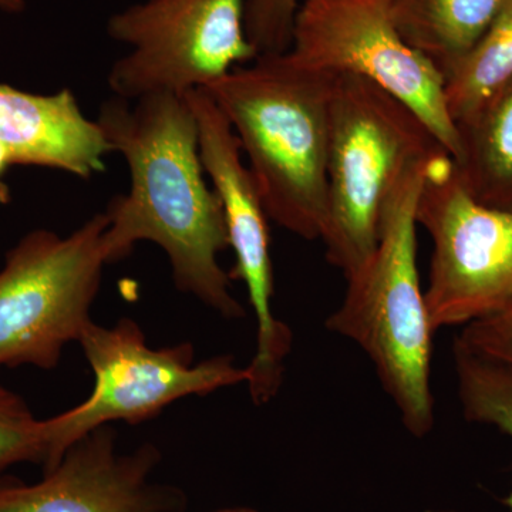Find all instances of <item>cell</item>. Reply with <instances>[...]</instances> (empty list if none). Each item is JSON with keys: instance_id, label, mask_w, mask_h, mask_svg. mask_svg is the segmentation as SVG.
<instances>
[{"instance_id": "1", "label": "cell", "mask_w": 512, "mask_h": 512, "mask_svg": "<svg viewBox=\"0 0 512 512\" xmlns=\"http://www.w3.org/2000/svg\"><path fill=\"white\" fill-rule=\"evenodd\" d=\"M96 121L130 171V190L116 195L104 211L109 264L127 258L138 242H154L170 261L178 291L222 318H245L220 264L229 248L227 225L221 202L205 180L187 94L113 96L101 104Z\"/></svg>"}, {"instance_id": "2", "label": "cell", "mask_w": 512, "mask_h": 512, "mask_svg": "<svg viewBox=\"0 0 512 512\" xmlns=\"http://www.w3.org/2000/svg\"><path fill=\"white\" fill-rule=\"evenodd\" d=\"M333 80L285 52L202 87L234 128L269 220L308 241L320 239L326 221Z\"/></svg>"}, {"instance_id": "3", "label": "cell", "mask_w": 512, "mask_h": 512, "mask_svg": "<svg viewBox=\"0 0 512 512\" xmlns=\"http://www.w3.org/2000/svg\"><path fill=\"white\" fill-rule=\"evenodd\" d=\"M444 156L414 165L384 205L379 241L349 276L345 298L326 319L329 332L352 340L372 360L384 392L414 437L434 427L431 326L417 269L416 207L424 178Z\"/></svg>"}, {"instance_id": "4", "label": "cell", "mask_w": 512, "mask_h": 512, "mask_svg": "<svg viewBox=\"0 0 512 512\" xmlns=\"http://www.w3.org/2000/svg\"><path fill=\"white\" fill-rule=\"evenodd\" d=\"M448 153L402 100L377 84L335 74L329 104L326 259L348 279L379 241L384 205L414 165Z\"/></svg>"}, {"instance_id": "5", "label": "cell", "mask_w": 512, "mask_h": 512, "mask_svg": "<svg viewBox=\"0 0 512 512\" xmlns=\"http://www.w3.org/2000/svg\"><path fill=\"white\" fill-rule=\"evenodd\" d=\"M77 343L93 370V392L73 409L42 420L45 473L100 427L114 421L144 423L185 397L207 396L248 380L247 367L235 366L232 356L195 363L191 343L150 348L143 330L130 318L111 328L92 320Z\"/></svg>"}, {"instance_id": "6", "label": "cell", "mask_w": 512, "mask_h": 512, "mask_svg": "<svg viewBox=\"0 0 512 512\" xmlns=\"http://www.w3.org/2000/svg\"><path fill=\"white\" fill-rule=\"evenodd\" d=\"M106 212L67 237L39 228L6 252L0 269V367L52 370L92 322L107 261Z\"/></svg>"}, {"instance_id": "7", "label": "cell", "mask_w": 512, "mask_h": 512, "mask_svg": "<svg viewBox=\"0 0 512 512\" xmlns=\"http://www.w3.org/2000/svg\"><path fill=\"white\" fill-rule=\"evenodd\" d=\"M107 33L128 46L111 66L113 96L187 94L255 60L245 0H146L114 13Z\"/></svg>"}, {"instance_id": "8", "label": "cell", "mask_w": 512, "mask_h": 512, "mask_svg": "<svg viewBox=\"0 0 512 512\" xmlns=\"http://www.w3.org/2000/svg\"><path fill=\"white\" fill-rule=\"evenodd\" d=\"M416 220L433 242L424 291L433 329L470 325L512 302V214L478 202L451 157L424 178Z\"/></svg>"}, {"instance_id": "9", "label": "cell", "mask_w": 512, "mask_h": 512, "mask_svg": "<svg viewBox=\"0 0 512 512\" xmlns=\"http://www.w3.org/2000/svg\"><path fill=\"white\" fill-rule=\"evenodd\" d=\"M286 53L306 69L353 74L382 87L407 104L456 160L458 131L443 74L400 35L390 0H303Z\"/></svg>"}, {"instance_id": "10", "label": "cell", "mask_w": 512, "mask_h": 512, "mask_svg": "<svg viewBox=\"0 0 512 512\" xmlns=\"http://www.w3.org/2000/svg\"><path fill=\"white\" fill-rule=\"evenodd\" d=\"M198 128L202 168L210 178L227 225L235 265L229 278L244 282L256 319V350L262 369L284 365L292 349V330L276 318L274 265L268 214L234 128L205 89L187 93Z\"/></svg>"}, {"instance_id": "11", "label": "cell", "mask_w": 512, "mask_h": 512, "mask_svg": "<svg viewBox=\"0 0 512 512\" xmlns=\"http://www.w3.org/2000/svg\"><path fill=\"white\" fill-rule=\"evenodd\" d=\"M153 444L120 450L103 426L66 451L35 484L0 483V512H185L183 493L154 480Z\"/></svg>"}, {"instance_id": "12", "label": "cell", "mask_w": 512, "mask_h": 512, "mask_svg": "<svg viewBox=\"0 0 512 512\" xmlns=\"http://www.w3.org/2000/svg\"><path fill=\"white\" fill-rule=\"evenodd\" d=\"M0 144L13 164L36 165L82 180L106 170L111 153L97 121L84 116L72 90L33 94L0 83Z\"/></svg>"}, {"instance_id": "13", "label": "cell", "mask_w": 512, "mask_h": 512, "mask_svg": "<svg viewBox=\"0 0 512 512\" xmlns=\"http://www.w3.org/2000/svg\"><path fill=\"white\" fill-rule=\"evenodd\" d=\"M456 127L458 180L481 204L512 214V79Z\"/></svg>"}, {"instance_id": "14", "label": "cell", "mask_w": 512, "mask_h": 512, "mask_svg": "<svg viewBox=\"0 0 512 512\" xmlns=\"http://www.w3.org/2000/svg\"><path fill=\"white\" fill-rule=\"evenodd\" d=\"M507 0H390L400 35L441 74L483 36Z\"/></svg>"}, {"instance_id": "15", "label": "cell", "mask_w": 512, "mask_h": 512, "mask_svg": "<svg viewBox=\"0 0 512 512\" xmlns=\"http://www.w3.org/2000/svg\"><path fill=\"white\" fill-rule=\"evenodd\" d=\"M512 79V0L504 3L476 45L444 74V97L454 124L468 119Z\"/></svg>"}, {"instance_id": "16", "label": "cell", "mask_w": 512, "mask_h": 512, "mask_svg": "<svg viewBox=\"0 0 512 512\" xmlns=\"http://www.w3.org/2000/svg\"><path fill=\"white\" fill-rule=\"evenodd\" d=\"M457 393L470 423L495 427L512 440V366L468 348L453 346ZM512 512V493L505 500Z\"/></svg>"}, {"instance_id": "17", "label": "cell", "mask_w": 512, "mask_h": 512, "mask_svg": "<svg viewBox=\"0 0 512 512\" xmlns=\"http://www.w3.org/2000/svg\"><path fill=\"white\" fill-rule=\"evenodd\" d=\"M43 461L42 420L37 419L19 394L0 384V477L16 464Z\"/></svg>"}, {"instance_id": "18", "label": "cell", "mask_w": 512, "mask_h": 512, "mask_svg": "<svg viewBox=\"0 0 512 512\" xmlns=\"http://www.w3.org/2000/svg\"><path fill=\"white\" fill-rule=\"evenodd\" d=\"M302 2L303 0H245V30L258 56L288 52L293 22Z\"/></svg>"}, {"instance_id": "19", "label": "cell", "mask_w": 512, "mask_h": 512, "mask_svg": "<svg viewBox=\"0 0 512 512\" xmlns=\"http://www.w3.org/2000/svg\"><path fill=\"white\" fill-rule=\"evenodd\" d=\"M457 339L468 348L512 366V302L503 311L467 325Z\"/></svg>"}, {"instance_id": "20", "label": "cell", "mask_w": 512, "mask_h": 512, "mask_svg": "<svg viewBox=\"0 0 512 512\" xmlns=\"http://www.w3.org/2000/svg\"><path fill=\"white\" fill-rule=\"evenodd\" d=\"M10 165L13 164L12 156L5 147L0 144V202L2 204H9L10 202V188L3 183L6 171L9 170Z\"/></svg>"}, {"instance_id": "21", "label": "cell", "mask_w": 512, "mask_h": 512, "mask_svg": "<svg viewBox=\"0 0 512 512\" xmlns=\"http://www.w3.org/2000/svg\"><path fill=\"white\" fill-rule=\"evenodd\" d=\"M26 9V0H0V10L6 13H22Z\"/></svg>"}, {"instance_id": "22", "label": "cell", "mask_w": 512, "mask_h": 512, "mask_svg": "<svg viewBox=\"0 0 512 512\" xmlns=\"http://www.w3.org/2000/svg\"><path fill=\"white\" fill-rule=\"evenodd\" d=\"M211 512H259V511L252 510V508H247V507H237V508H222V510L211 511Z\"/></svg>"}]
</instances>
